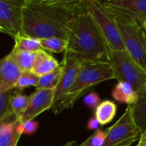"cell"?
Returning <instances> with one entry per match:
<instances>
[{
    "label": "cell",
    "mask_w": 146,
    "mask_h": 146,
    "mask_svg": "<svg viewBox=\"0 0 146 146\" xmlns=\"http://www.w3.org/2000/svg\"><path fill=\"white\" fill-rule=\"evenodd\" d=\"M83 101H84V104L91 110H96L97 107L101 103L98 94L94 92H92L86 94L85 96Z\"/></svg>",
    "instance_id": "obj_26"
},
{
    "label": "cell",
    "mask_w": 146,
    "mask_h": 146,
    "mask_svg": "<svg viewBox=\"0 0 146 146\" xmlns=\"http://www.w3.org/2000/svg\"><path fill=\"white\" fill-rule=\"evenodd\" d=\"M59 64L60 63L54 56L45 50H40L36 52V57L31 71L37 76L41 77L56 69Z\"/></svg>",
    "instance_id": "obj_14"
},
{
    "label": "cell",
    "mask_w": 146,
    "mask_h": 146,
    "mask_svg": "<svg viewBox=\"0 0 146 146\" xmlns=\"http://www.w3.org/2000/svg\"><path fill=\"white\" fill-rule=\"evenodd\" d=\"M13 91L0 93V122L10 112V98Z\"/></svg>",
    "instance_id": "obj_24"
},
{
    "label": "cell",
    "mask_w": 146,
    "mask_h": 146,
    "mask_svg": "<svg viewBox=\"0 0 146 146\" xmlns=\"http://www.w3.org/2000/svg\"><path fill=\"white\" fill-rule=\"evenodd\" d=\"M80 0H24L22 34L36 38L68 39Z\"/></svg>",
    "instance_id": "obj_1"
},
{
    "label": "cell",
    "mask_w": 146,
    "mask_h": 146,
    "mask_svg": "<svg viewBox=\"0 0 146 146\" xmlns=\"http://www.w3.org/2000/svg\"><path fill=\"white\" fill-rule=\"evenodd\" d=\"M143 27H145V31H146V21H145V24L143 25Z\"/></svg>",
    "instance_id": "obj_33"
},
{
    "label": "cell",
    "mask_w": 146,
    "mask_h": 146,
    "mask_svg": "<svg viewBox=\"0 0 146 146\" xmlns=\"http://www.w3.org/2000/svg\"><path fill=\"white\" fill-rule=\"evenodd\" d=\"M66 53L80 61L108 62L109 48L92 17L87 0H80L68 38Z\"/></svg>",
    "instance_id": "obj_2"
},
{
    "label": "cell",
    "mask_w": 146,
    "mask_h": 146,
    "mask_svg": "<svg viewBox=\"0 0 146 146\" xmlns=\"http://www.w3.org/2000/svg\"><path fill=\"white\" fill-rule=\"evenodd\" d=\"M62 63V72L60 81L55 90L53 106L57 104L69 91L74 83L81 67V61L74 56L64 52ZM52 106V107H53Z\"/></svg>",
    "instance_id": "obj_9"
},
{
    "label": "cell",
    "mask_w": 146,
    "mask_h": 146,
    "mask_svg": "<svg viewBox=\"0 0 146 146\" xmlns=\"http://www.w3.org/2000/svg\"><path fill=\"white\" fill-rule=\"evenodd\" d=\"M132 108L134 121L141 136L146 133V89L139 93V100Z\"/></svg>",
    "instance_id": "obj_16"
},
{
    "label": "cell",
    "mask_w": 146,
    "mask_h": 146,
    "mask_svg": "<svg viewBox=\"0 0 146 146\" xmlns=\"http://www.w3.org/2000/svg\"><path fill=\"white\" fill-rule=\"evenodd\" d=\"M38 127V124L37 121H29L22 123V133L31 135L33 134Z\"/></svg>",
    "instance_id": "obj_27"
},
{
    "label": "cell",
    "mask_w": 146,
    "mask_h": 146,
    "mask_svg": "<svg viewBox=\"0 0 146 146\" xmlns=\"http://www.w3.org/2000/svg\"><path fill=\"white\" fill-rule=\"evenodd\" d=\"M23 3L20 0H0V27L13 38L22 33Z\"/></svg>",
    "instance_id": "obj_8"
},
{
    "label": "cell",
    "mask_w": 146,
    "mask_h": 146,
    "mask_svg": "<svg viewBox=\"0 0 146 146\" xmlns=\"http://www.w3.org/2000/svg\"><path fill=\"white\" fill-rule=\"evenodd\" d=\"M106 139V130H97L87 139L89 146H103Z\"/></svg>",
    "instance_id": "obj_25"
},
{
    "label": "cell",
    "mask_w": 146,
    "mask_h": 146,
    "mask_svg": "<svg viewBox=\"0 0 146 146\" xmlns=\"http://www.w3.org/2000/svg\"><path fill=\"white\" fill-rule=\"evenodd\" d=\"M39 80V77L34 74L32 71H22L18 81L16 83L15 89L21 91L28 86H37Z\"/></svg>",
    "instance_id": "obj_23"
},
{
    "label": "cell",
    "mask_w": 146,
    "mask_h": 146,
    "mask_svg": "<svg viewBox=\"0 0 146 146\" xmlns=\"http://www.w3.org/2000/svg\"><path fill=\"white\" fill-rule=\"evenodd\" d=\"M62 72V63L60 62L59 66L53 71L39 77L38 83L36 89H53L56 90Z\"/></svg>",
    "instance_id": "obj_20"
},
{
    "label": "cell",
    "mask_w": 146,
    "mask_h": 146,
    "mask_svg": "<svg viewBox=\"0 0 146 146\" xmlns=\"http://www.w3.org/2000/svg\"><path fill=\"white\" fill-rule=\"evenodd\" d=\"M112 97L115 100L121 104H126L127 106L136 104L139 100V93L134 87L131 84L122 81L117 82L112 92Z\"/></svg>",
    "instance_id": "obj_15"
},
{
    "label": "cell",
    "mask_w": 146,
    "mask_h": 146,
    "mask_svg": "<svg viewBox=\"0 0 146 146\" xmlns=\"http://www.w3.org/2000/svg\"><path fill=\"white\" fill-rule=\"evenodd\" d=\"M55 98L53 89H36L30 96V101L26 110L18 117L21 123L33 121L41 113L52 109Z\"/></svg>",
    "instance_id": "obj_10"
},
{
    "label": "cell",
    "mask_w": 146,
    "mask_h": 146,
    "mask_svg": "<svg viewBox=\"0 0 146 146\" xmlns=\"http://www.w3.org/2000/svg\"><path fill=\"white\" fill-rule=\"evenodd\" d=\"M139 139L140 132L134 121L133 108L127 106L120 119L106 130L103 146H130Z\"/></svg>",
    "instance_id": "obj_7"
},
{
    "label": "cell",
    "mask_w": 146,
    "mask_h": 146,
    "mask_svg": "<svg viewBox=\"0 0 146 146\" xmlns=\"http://www.w3.org/2000/svg\"><path fill=\"white\" fill-rule=\"evenodd\" d=\"M9 55L21 71H31L36 57V52L12 49Z\"/></svg>",
    "instance_id": "obj_18"
},
{
    "label": "cell",
    "mask_w": 146,
    "mask_h": 146,
    "mask_svg": "<svg viewBox=\"0 0 146 146\" xmlns=\"http://www.w3.org/2000/svg\"><path fill=\"white\" fill-rule=\"evenodd\" d=\"M99 126H100V123L95 116L90 118L87 121V129L89 131H97Z\"/></svg>",
    "instance_id": "obj_28"
},
{
    "label": "cell",
    "mask_w": 146,
    "mask_h": 146,
    "mask_svg": "<svg viewBox=\"0 0 146 146\" xmlns=\"http://www.w3.org/2000/svg\"><path fill=\"white\" fill-rule=\"evenodd\" d=\"M22 133V123L9 112L0 122V146H16Z\"/></svg>",
    "instance_id": "obj_12"
},
{
    "label": "cell",
    "mask_w": 146,
    "mask_h": 146,
    "mask_svg": "<svg viewBox=\"0 0 146 146\" xmlns=\"http://www.w3.org/2000/svg\"><path fill=\"white\" fill-rule=\"evenodd\" d=\"M30 101V96L24 95L17 91L12 92L10 98V111L19 117L27 108Z\"/></svg>",
    "instance_id": "obj_21"
},
{
    "label": "cell",
    "mask_w": 146,
    "mask_h": 146,
    "mask_svg": "<svg viewBox=\"0 0 146 146\" xmlns=\"http://www.w3.org/2000/svg\"><path fill=\"white\" fill-rule=\"evenodd\" d=\"M15 46L13 49L30 52H37L42 50L40 39L25 34H18L15 38Z\"/></svg>",
    "instance_id": "obj_19"
},
{
    "label": "cell",
    "mask_w": 146,
    "mask_h": 146,
    "mask_svg": "<svg viewBox=\"0 0 146 146\" xmlns=\"http://www.w3.org/2000/svg\"><path fill=\"white\" fill-rule=\"evenodd\" d=\"M104 3L110 9L127 15L141 25L146 21V0H106Z\"/></svg>",
    "instance_id": "obj_11"
},
{
    "label": "cell",
    "mask_w": 146,
    "mask_h": 146,
    "mask_svg": "<svg viewBox=\"0 0 146 146\" xmlns=\"http://www.w3.org/2000/svg\"><path fill=\"white\" fill-rule=\"evenodd\" d=\"M113 79L115 76L109 62L81 61V67L74 83L64 98L52 107L53 113L59 115L65 110L72 109L89 87Z\"/></svg>",
    "instance_id": "obj_3"
},
{
    "label": "cell",
    "mask_w": 146,
    "mask_h": 146,
    "mask_svg": "<svg viewBox=\"0 0 146 146\" xmlns=\"http://www.w3.org/2000/svg\"><path fill=\"white\" fill-rule=\"evenodd\" d=\"M143 140H146V133L140 136V139H139V141H143Z\"/></svg>",
    "instance_id": "obj_31"
},
{
    "label": "cell",
    "mask_w": 146,
    "mask_h": 146,
    "mask_svg": "<svg viewBox=\"0 0 146 146\" xmlns=\"http://www.w3.org/2000/svg\"><path fill=\"white\" fill-rule=\"evenodd\" d=\"M136 146H146V140L139 141V144H138Z\"/></svg>",
    "instance_id": "obj_30"
},
{
    "label": "cell",
    "mask_w": 146,
    "mask_h": 146,
    "mask_svg": "<svg viewBox=\"0 0 146 146\" xmlns=\"http://www.w3.org/2000/svg\"><path fill=\"white\" fill-rule=\"evenodd\" d=\"M42 50L54 53L65 52L68 46V40L61 38H47L40 39Z\"/></svg>",
    "instance_id": "obj_22"
},
{
    "label": "cell",
    "mask_w": 146,
    "mask_h": 146,
    "mask_svg": "<svg viewBox=\"0 0 146 146\" xmlns=\"http://www.w3.org/2000/svg\"><path fill=\"white\" fill-rule=\"evenodd\" d=\"M117 111L116 104L111 100L102 101L95 110V117L101 126L110 123L115 118Z\"/></svg>",
    "instance_id": "obj_17"
},
{
    "label": "cell",
    "mask_w": 146,
    "mask_h": 146,
    "mask_svg": "<svg viewBox=\"0 0 146 146\" xmlns=\"http://www.w3.org/2000/svg\"><path fill=\"white\" fill-rule=\"evenodd\" d=\"M110 10L120 31L125 50L146 71V31L145 27L127 15Z\"/></svg>",
    "instance_id": "obj_4"
},
{
    "label": "cell",
    "mask_w": 146,
    "mask_h": 146,
    "mask_svg": "<svg viewBox=\"0 0 146 146\" xmlns=\"http://www.w3.org/2000/svg\"><path fill=\"white\" fill-rule=\"evenodd\" d=\"M0 33H6V32L4 31V29L3 28H2L1 27H0ZM7 34V33H6Z\"/></svg>",
    "instance_id": "obj_32"
},
{
    "label": "cell",
    "mask_w": 146,
    "mask_h": 146,
    "mask_svg": "<svg viewBox=\"0 0 146 146\" xmlns=\"http://www.w3.org/2000/svg\"><path fill=\"white\" fill-rule=\"evenodd\" d=\"M108 62L113 69L115 80L131 84L138 93L146 89V71L126 50H110Z\"/></svg>",
    "instance_id": "obj_5"
},
{
    "label": "cell",
    "mask_w": 146,
    "mask_h": 146,
    "mask_svg": "<svg viewBox=\"0 0 146 146\" xmlns=\"http://www.w3.org/2000/svg\"><path fill=\"white\" fill-rule=\"evenodd\" d=\"M88 7L109 50H124L125 47L120 31L112 15L111 10L104 1L87 0Z\"/></svg>",
    "instance_id": "obj_6"
},
{
    "label": "cell",
    "mask_w": 146,
    "mask_h": 146,
    "mask_svg": "<svg viewBox=\"0 0 146 146\" xmlns=\"http://www.w3.org/2000/svg\"><path fill=\"white\" fill-rule=\"evenodd\" d=\"M63 146H76V142H75V141H70V142H68L67 144H65ZM79 146H89L88 145V141H87V139L85 140L81 145H80Z\"/></svg>",
    "instance_id": "obj_29"
},
{
    "label": "cell",
    "mask_w": 146,
    "mask_h": 146,
    "mask_svg": "<svg viewBox=\"0 0 146 146\" xmlns=\"http://www.w3.org/2000/svg\"><path fill=\"white\" fill-rule=\"evenodd\" d=\"M21 70L9 54L0 59V93L13 91L21 74Z\"/></svg>",
    "instance_id": "obj_13"
}]
</instances>
